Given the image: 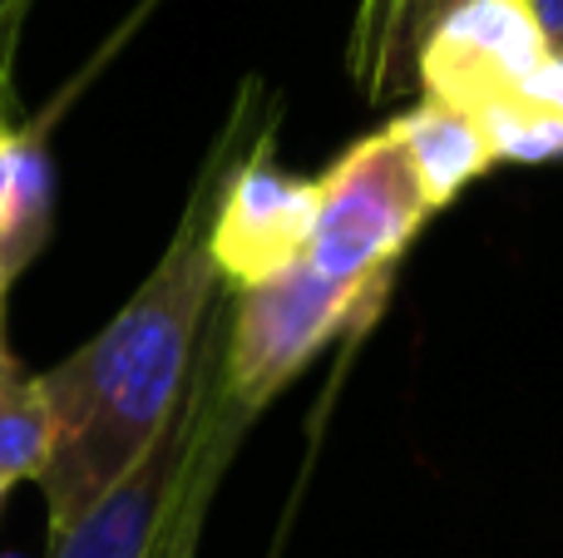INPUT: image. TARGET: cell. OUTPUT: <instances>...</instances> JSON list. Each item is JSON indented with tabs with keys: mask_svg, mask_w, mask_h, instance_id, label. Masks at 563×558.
<instances>
[{
	"mask_svg": "<svg viewBox=\"0 0 563 558\" xmlns=\"http://www.w3.org/2000/svg\"><path fill=\"white\" fill-rule=\"evenodd\" d=\"M267 124L273 114H263V85H243L144 287L119 306L104 332L35 376L49 405V425H55V450H49L45 475L35 480L45 494L49 539L65 534L95 500H104L174 421L203 326L218 297L228 292L208 257L218 193Z\"/></svg>",
	"mask_w": 563,
	"mask_h": 558,
	"instance_id": "obj_1",
	"label": "cell"
},
{
	"mask_svg": "<svg viewBox=\"0 0 563 558\" xmlns=\"http://www.w3.org/2000/svg\"><path fill=\"white\" fill-rule=\"evenodd\" d=\"M390 282L351 287L331 282L301 257L297 267L233 292L223 326V391L247 425L327 351L351 332H366L386 306Z\"/></svg>",
	"mask_w": 563,
	"mask_h": 558,
	"instance_id": "obj_2",
	"label": "cell"
},
{
	"mask_svg": "<svg viewBox=\"0 0 563 558\" xmlns=\"http://www.w3.org/2000/svg\"><path fill=\"white\" fill-rule=\"evenodd\" d=\"M311 183H317V217H311L307 267L351 287L396 282V263L420 237L430 208L390 124L346 144Z\"/></svg>",
	"mask_w": 563,
	"mask_h": 558,
	"instance_id": "obj_3",
	"label": "cell"
},
{
	"mask_svg": "<svg viewBox=\"0 0 563 558\" xmlns=\"http://www.w3.org/2000/svg\"><path fill=\"white\" fill-rule=\"evenodd\" d=\"M223 326L228 322L213 306L174 421L104 500H95L65 534L49 539V558H154L168 510H174L178 490H184L188 470L208 440V425L223 405Z\"/></svg>",
	"mask_w": 563,
	"mask_h": 558,
	"instance_id": "obj_4",
	"label": "cell"
},
{
	"mask_svg": "<svg viewBox=\"0 0 563 558\" xmlns=\"http://www.w3.org/2000/svg\"><path fill=\"white\" fill-rule=\"evenodd\" d=\"M277 119L253 138L243 158L233 164L218 213L208 227V257L228 292H243L253 282L287 272L307 257L311 217H317V183L277 168Z\"/></svg>",
	"mask_w": 563,
	"mask_h": 558,
	"instance_id": "obj_5",
	"label": "cell"
},
{
	"mask_svg": "<svg viewBox=\"0 0 563 558\" xmlns=\"http://www.w3.org/2000/svg\"><path fill=\"white\" fill-rule=\"evenodd\" d=\"M544 55L549 45L529 0H465L430 30L416 89L420 99L485 114L489 104H509Z\"/></svg>",
	"mask_w": 563,
	"mask_h": 558,
	"instance_id": "obj_6",
	"label": "cell"
},
{
	"mask_svg": "<svg viewBox=\"0 0 563 558\" xmlns=\"http://www.w3.org/2000/svg\"><path fill=\"white\" fill-rule=\"evenodd\" d=\"M465 0H356L346 40V75L361 99L386 104L416 89V65L430 30Z\"/></svg>",
	"mask_w": 563,
	"mask_h": 558,
	"instance_id": "obj_7",
	"label": "cell"
},
{
	"mask_svg": "<svg viewBox=\"0 0 563 558\" xmlns=\"http://www.w3.org/2000/svg\"><path fill=\"white\" fill-rule=\"evenodd\" d=\"M390 134H396L400 154H406L410 174L420 183L430 213H440L445 203H455L479 174L495 168L479 124L455 104H440V99H420L416 109L390 119Z\"/></svg>",
	"mask_w": 563,
	"mask_h": 558,
	"instance_id": "obj_8",
	"label": "cell"
},
{
	"mask_svg": "<svg viewBox=\"0 0 563 558\" xmlns=\"http://www.w3.org/2000/svg\"><path fill=\"white\" fill-rule=\"evenodd\" d=\"M49 223H55V164H49L45 134L15 119V138H10V208H5V237H0V287L5 292L45 247Z\"/></svg>",
	"mask_w": 563,
	"mask_h": 558,
	"instance_id": "obj_9",
	"label": "cell"
},
{
	"mask_svg": "<svg viewBox=\"0 0 563 558\" xmlns=\"http://www.w3.org/2000/svg\"><path fill=\"white\" fill-rule=\"evenodd\" d=\"M55 450L49 405L40 381L10 356L5 322H0V490H15L20 480H40Z\"/></svg>",
	"mask_w": 563,
	"mask_h": 558,
	"instance_id": "obj_10",
	"label": "cell"
},
{
	"mask_svg": "<svg viewBox=\"0 0 563 558\" xmlns=\"http://www.w3.org/2000/svg\"><path fill=\"white\" fill-rule=\"evenodd\" d=\"M243 431H247V421L228 405V391H223V405H218L203 450H198L194 470H188L184 490H178L174 510H168V524L154 544V558H198V539H203V524H208V510H213L218 480H223V470H228V460H233Z\"/></svg>",
	"mask_w": 563,
	"mask_h": 558,
	"instance_id": "obj_11",
	"label": "cell"
},
{
	"mask_svg": "<svg viewBox=\"0 0 563 558\" xmlns=\"http://www.w3.org/2000/svg\"><path fill=\"white\" fill-rule=\"evenodd\" d=\"M470 119L479 124L495 164H554V158H563V124L519 104V99L489 104L485 114H470Z\"/></svg>",
	"mask_w": 563,
	"mask_h": 558,
	"instance_id": "obj_12",
	"label": "cell"
},
{
	"mask_svg": "<svg viewBox=\"0 0 563 558\" xmlns=\"http://www.w3.org/2000/svg\"><path fill=\"white\" fill-rule=\"evenodd\" d=\"M35 0H0V124L15 119V59Z\"/></svg>",
	"mask_w": 563,
	"mask_h": 558,
	"instance_id": "obj_13",
	"label": "cell"
},
{
	"mask_svg": "<svg viewBox=\"0 0 563 558\" xmlns=\"http://www.w3.org/2000/svg\"><path fill=\"white\" fill-rule=\"evenodd\" d=\"M529 10H534L539 20V35H544V45L563 55V0H529Z\"/></svg>",
	"mask_w": 563,
	"mask_h": 558,
	"instance_id": "obj_14",
	"label": "cell"
},
{
	"mask_svg": "<svg viewBox=\"0 0 563 558\" xmlns=\"http://www.w3.org/2000/svg\"><path fill=\"white\" fill-rule=\"evenodd\" d=\"M0 504H5V490H0Z\"/></svg>",
	"mask_w": 563,
	"mask_h": 558,
	"instance_id": "obj_15",
	"label": "cell"
},
{
	"mask_svg": "<svg viewBox=\"0 0 563 558\" xmlns=\"http://www.w3.org/2000/svg\"><path fill=\"white\" fill-rule=\"evenodd\" d=\"M5 558H20V554H5Z\"/></svg>",
	"mask_w": 563,
	"mask_h": 558,
	"instance_id": "obj_16",
	"label": "cell"
},
{
	"mask_svg": "<svg viewBox=\"0 0 563 558\" xmlns=\"http://www.w3.org/2000/svg\"><path fill=\"white\" fill-rule=\"evenodd\" d=\"M0 322H5V316H0Z\"/></svg>",
	"mask_w": 563,
	"mask_h": 558,
	"instance_id": "obj_17",
	"label": "cell"
}]
</instances>
